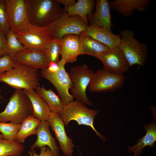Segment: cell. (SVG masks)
I'll list each match as a JSON object with an SVG mask.
<instances>
[{"instance_id":"1","label":"cell","mask_w":156,"mask_h":156,"mask_svg":"<svg viewBox=\"0 0 156 156\" xmlns=\"http://www.w3.org/2000/svg\"><path fill=\"white\" fill-rule=\"evenodd\" d=\"M28 22L38 26H47L66 14L57 0H24Z\"/></svg>"},{"instance_id":"2","label":"cell","mask_w":156,"mask_h":156,"mask_svg":"<svg viewBox=\"0 0 156 156\" xmlns=\"http://www.w3.org/2000/svg\"><path fill=\"white\" fill-rule=\"evenodd\" d=\"M39 76L38 69L15 62L12 69L0 75V82L15 89L34 90L40 86Z\"/></svg>"},{"instance_id":"3","label":"cell","mask_w":156,"mask_h":156,"mask_svg":"<svg viewBox=\"0 0 156 156\" xmlns=\"http://www.w3.org/2000/svg\"><path fill=\"white\" fill-rule=\"evenodd\" d=\"M32 115L33 108L28 97L22 89H15L5 109L0 112V122L21 124Z\"/></svg>"},{"instance_id":"4","label":"cell","mask_w":156,"mask_h":156,"mask_svg":"<svg viewBox=\"0 0 156 156\" xmlns=\"http://www.w3.org/2000/svg\"><path fill=\"white\" fill-rule=\"evenodd\" d=\"M99 112L98 110L88 108L81 101L73 100L66 105L59 114L66 127L70 121L75 120L78 125L90 126L102 140L105 141V138L96 130L93 125L94 118Z\"/></svg>"},{"instance_id":"5","label":"cell","mask_w":156,"mask_h":156,"mask_svg":"<svg viewBox=\"0 0 156 156\" xmlns=\"http://www.w3.org/2000/svg\"><path fill=\"white\" fill-rule=\"evenodd\" d=\"M120 35L121 42L119 47L130 67L135 65L143 66L148 57L147 44L135 39L134 33L131 30H123L120 32Z\"/></svg>"},{"instance_id":"6","label":"cell","mask_w":156,"mask_h":156,"mask_svg":"<svg viewBox=\"0 0 156 156\" xmlns=\"http://www.w3.org/2000/svg\"><path fill=\"white\" fill-rule=\"evenodd\" d=\"M94 73L92 70L83 64L72 67L69 74L73 83V86L70 89L72 95L76 100L90 106L93 104L88 99L86 92Z\"/></svg>"},{"instance_id":"7","label":"cell","mask_w":156,"mask_h":156,"mask_svg":"<svg viewBox=\"0 0 156 156\" xmlns=\"http://www.w3.org/2000/svg\"><path fill=\"white\" fill-rule=\"evenodd\" d=\"M16 35L19 41L26 48L43 50L46 45L53 40L47 26L41 27L29 23Z\"/></svg>"},{"instance_id":"8","label":"cell","mask_w":156,"mask_h":156,"mask_svg":"<svg viewBox=\"0 0 156 156\" xmlns=\"http://www.w3.org/2000/svg\"><path fill=\"white\" fill-rule=\"evenodd\" d=\"M88 25L81 17L69 16L65 14L46 26L53 40H60L67 35H80Z\"/></svg>"},{"instance_id":"9","label":"cell","mask_w":156,"mask_h":156,"mask_svg":"<svg viewBox=\"0 0 156 156\" xmlns=\"http://www.w3.org/2000/svg\"><path fill=\"white\" fill-rule=\"evenodd\" d=\"M65 62L61 59L58 64L59 70L54 73L49 72L47 68L41 70L40 75L49 81L54 86L59 97L66 104L73 101L74 98L69 90L73 86L69 74L65 68Z\"/></svg>"},{"instance_id":"10","label":"cell","mask_w":156,"mask_h":156,"mask_svg":"<svg viewBox=\"0 0 156 156\" xmlns=\"http://www.w3.org/2000/svg\"><path fill=\"white\" fill-rule=\"evenodd\" d=\"M125 78L123 75L113 73L104 68L99 69L94 73L88 89L94 92L112 91L122 86Z\"/></svg>"},{"instance_id":"11","label":"cell","mask_w":156,"mask_h":156,"mask_svg":"<svg viewBox=\"0 0 156 156\" xmlns=\"http://www.w3.org/2000/svg\"><path fill=\"white\" fill-rule=\"evenodd\" d=\"M10 30L16 34L29 23L24 0H5Z\"/></svg>"},{"instance_id":"12","label":"cell","mask_w":156,"mask_h":156,"mask_svg":"<svg viewBox=\"0 0 156 156\" xmlns=\"http://www.w3.org/2000/svg\"><path fill=\"white\" fill-rule=\"evenodd\" d=\"M48 121L64 155L66 156H72L75 145L72 139L67 136L65 125L59 114L51 112Z\"/></svg>"},{"instance_id":"13","label":"cell","mask_w":156,"mask_h":156,"mask_svg":"<svg viewBox=\"0 0 156 156\" xmlns=\"http://www.w3.org/2000/svg\"><path fill=\"white\" fill-rule=\"evenodd\" d=\"M13 60L20 64L43 70L47 67L49 63L43 50L25 48L16 53Z\"/></svg>"},{"instance_id":"14","label":"cell","mask_w":156,"mask_h":156,"mask_svg":"<svg viewBox=\"0 0 156 156\" xmlns=\"http://www.w3.org/2000/svg\"><path fill=\"white\" fill-rule=\"evenodd\" d=\"M98 59L102 62L103 68L115 74L123 75L130 67L119 47L111 49Z\"/></svg>"},{"instance_id":"15","label":"cell","mask_w":156,"mask_h":156,"mask_svg":"<svg viewBox=\"0 0 156 156\" xmlns=\"http://www.w3.org/2000/svg\"><path fill=\"white\" fill-rule=\"evenodd\" d=\"M95 7V11L89 18L90 25L102 27L112 32L109 1L96 0Z\"/></svg>"},{"instance_id":"16","label":"cell","mask_w":156,"mask_h":156,"mask_svg":"<svg viewBox=\"0 0 156 156\" xmlns=\"http://www.w3.org/2000/svg\"><path fill=\"white\" fill-rule=\"evenodd\" d=\"M50 127L48 121H41L37 130V139L30 147L31 150L47 146L52 153V156H60V148L56 140L52 136L49 129Z\"/></svg>"},{"instance_id":"17","label":"cell","mask_w":156,"mask_h":156,"mask_svg":"<svg viewBox=\"0 0 156 156\" xmlns=\"http://www.w3.org/2000/svg\"><path fill=\"white\" fill-rule=\"evenodd\" d=\"M80 34L88 35L111 49L119 47L121 42L120 36L114 34L106 29L96 26L88 25Z\"/></svg>"},{"instance_id":"18","label":"cell","mask_w":156,"mask_h":156,"mask_svg":"<svg viewBox=\"0 0 156 156\" xmlns=\"http://www.w3.org/2000/svg\"><path fill=\"white\" fill-rule=\"evenodd\" d=\"M59 41L61 46V59L66 64L76 61L80 55L79 35H67Z\"/></svg>"},{"instance_id":"19","label":"cell","mask_w":156,"mask_h":156,"mask_svg":"<svg viewBox=\"0 0 156 156\" xmlns=\"http://www.w3.org/2000/svg\"><path fill=\"white\" fill-rule=\"evenodd\" d=\"M151 2L150 0H115L109 1V4L111 8L124 16L129 17L135 11H145Z\"/></svg>"},{"instance_id":"20","label":"cell","mask_w":156,"mask_h":156,"mask_svg":"<svg viewBox=\"0 0 156 156\" xmlns=\"http://www.w3.org/2000/svg\"><path fill=\"white\" fill-rule=\"evenodd\" d=\"M80 55H91L98 58L111 49L87 35H79Z\"/></svg>"},{"instance_id":"21","label":"cell","mask_w":156,"mask_h":156,"mask_svg":"<svg viewBox=\"0 0 156 156\" xmlns=\"http://www.w3.org/2000/svg\"><path fill=\"white\" fill-rule=\"evenodd\" d=\"M31 104L33 115L41 121H48L51 111L44 99L34 90H24Z\"/></svg>"},{"instance_id":"22","label":"cell","mask_w":156,"mask_h":156,"mask_svg":"<svg viewBox=\"0 0 156 156\" xmlns=\"http://www.w3.org/2000/svg\"><path fill=\"white\" fill-rule=\"evenodd\" d=\"M154 119L148 125L143 126L146 131V135L139 139L137 143L133 146H129L128 150L130 153L134 152L133 156H141L143 149L147 146L153 147L156 141V125Z\"/></svg>"},{"instance_id":"23","label":"cell","mask_w":156,"mask_h":156,"mask_svg":"<svg viewBox=\"0 0 156 156\" xmlns=\"http://www.w3.org/2000/svg\"><path fill=\"white\" fill-rule=\"evenodd\" d=\"M36 90L46 102L51 112L58 114L62 112L66 104L52 90H47L43 86H39Z\"/></svg>"},{"instance_id":"24","label":"cell","mask_w":156,"mask_h":156,"mask_svg":"<svg viewBox=\"0 0 156 156\" xmlns=\"http://www.w3.org/2000/svg\"><path fill=\"white\" fill-rule=\"evenodd\" d=\"M94 0H78L68 10L66 14L69 16H78L81 17L88 25L87 16L92 15L95 6Z\"/></svg>"},{"instance_id":"25","label":"cell","mask_w":156,"mask_h":156,"mask_svg":"<svg viewBox=\"0 0 156 156\" xmlns=\"http://www.w3.org/2000/svg\"><path fill=\"white\" fill-rule=\"evenodd\" d=\"M41 122L33 115L28 116L21 123L15 140L23 143L28 137L36 135L37 129Z\"/></svg>"},{"instance_id":"26","label":"cell","mask_w":156,"mask_h":156,"mask_svg":"<svg viewBox=\"0 0 156 156\" xmlns=\"http://www.w3.org/2000/svg\"><path fill=\"white\" fill-rule=\"evenodd\" d=\"M24 149L23 143L17 141L0 140V156L21 155Z\"/></svg>"},{"instance_id":"27","label":"cell","mask_w":156,"mask_h":156,"mask_svg":"<svg viewBox=\"0 0 156 156\" xmlns=\"http://www.w3.org/2000/svg\"><path fill=\"white\" fill-rule=\"evenodd\" d=\"M61 46L59 41L53 40L45 46L43 51L49 63L54 62L58 63L61 54Z\"/></svg>"},{"instance_id":"28","label":"cell","mask_w":156,"mask_h":156,"mask_svg":"<svg viewBox=\"0 0 156 156\" xmlns=\"http://www.w3.org/2000/svg\"><path fill=\"white\" fill-rule=\"evenodd\" d=\"M6 37V53L13 60L16 53L23 50L25 47L20 42L16 34L12 31L10 30Z\"/></svg>"},{"instance_id":"29","label":"cell","mask_w":156,"mask_h":156,"mask_svg":"<svg viewBox=\"0 0 156 156\" xmlns=\"http://www.w3.org/2000/svg\"><path fill=\"white\" fill-rule=\"evenodd\" d=\"M21 125V124H18L11 122H0V132L3 139L8 141H14Z\"/></svg>"},{"instance_id":"30","label":"cell","mask_w":156,"mask_h":156,"mask_svg":"<svg viewBox=\"0 0 156 156\" xmlns=\"http://www.w3.org/2000/svg\"><path fill=\"white\" fill-rule=\"evenodd\" d=\"M10 30L5 0H0V30L6 37Z\"/></svg>"},{"instance_id":"31","label":"cell","mask_w":156,"mask_h":156,"mask_svg":"<svg viewBox=\"0 0 156 156\" xmlns=\"http://www.w3.org/2000/svg\"><path fill=\"white\" fill-rule=\"evenodd\" d=\"M15 62L7 54L0 57V75L9 71L14 66Z\"/></svg>"},{"instance_id":"32","label":"cell","mask_w":156,"mask_h":156,"mask_svg":"<svg viewBox=\"0 0 156 156\" xmlns=\"http://www.w3.org/2000/svg\"><path fill=\"white\" fill-rule=\"evenodd\" d=\"M40 154H38L34 150H30L28 152L29 156H52V153L49 148L44 146L40 148Z\"/></svg>"},{"instance_id":"33","label":"cell","mask_w":156,"mask_h":156,"mask_svg":"<svg viewBox=\"0 0 156 156\" xmlns=\"http://www.w3.org/2000/svg\"><path fill=\"white\" fill-rule=\"evenodd\" d=\"M6 37L0 30V57L7 54L6 51Z\"/></svg>"},{"instance_id":"34","label":"cell","mask_w":156,"mask_h":156,"mask_svg":"<svg viewBox=\"0 0 156 156\" xmlns=\"http://www.w3.org/2000/svg\"><path fill=\"white\" fill-rule=\"evenodd\" d=\"M60 3L64 5L63 8L66 14L68 9L74 5L76 3L75 0H57Z\"/></svg>"},{"instance_id":"35","label":"cell","mask_w":156,"mask_h":156,"mask_svg":"<svg viewBox=\"0 0 156 156\" xmlns=\"http://www.w3.org/2000/svg\"><path fill=\"white\" fill-rule=\"evenodd\" d=\"M59 68L58 63L54 62H50L49 63L47 69L49 72L51 73H54L58 71Z\"/></svg>"},{"instance_id":"36","label":"cell","mask_w":156,"mask_h":156,"mask_svg":"<svg viewBox=\"0 0 156 156\" xmlns=\"http://www.w3.org/2000/svg\"><path fill=\"white\" fill-rule=\"evenodd\" d=\"M1 89L0 88V99L2 100V99H3V96L1 95Z\"/></svg>"},{"instance_id":"37","label":"cell","mask_w":156,"mask_h":156,"mask_svg":"<svg viewBox=\"0 0 156 156\" xmlns=\"http://www.w3.org/2000/svg\"><path fill=\"white\" fill-rule=\"evenodd\" d=\"M2 139H3V137H2V135L0 133V140H2Z\"/></svg>"},{"instance_id":"38","label":"cell","mask_w":156,"mask_h":156,"mask_svg":"<svg viewBox=\"0 0 156 156\" xmlns=\"http://www.w3.org/2000/svg\"><path fill=\"white\" fill-rule=\"evenodd\" d=\"M18 156H22L21 155Z\"/></svg>"}]
</instances>
